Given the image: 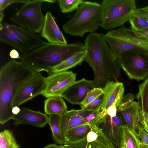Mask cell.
<instances>
[{
    "label": "cell",
    "instance_id": "7402d4cb",
    "mask_svg": "<svg viewBox=\"0 0 148 148\" xmlns=\"http://www.w3.org/2000/svg\"><path fill=\"white\" fill-rule=\"evenodd\" d=\"M49 124L52 133V136L55 143L60 145H64L65 140L62 128L61 116L53 114L49 115Z\"/></svg>",
    "mask_w": 148,
    "mask_h": 148
},
{
    "label": "cell",
    "instance_id": "7bdbcfd3",
    "mask_svg": "<svg viewBox=\"0 0 148 148\" xmlns=\"http://www.w3.org/2000/svg\"><path fill=\"white\" fill-rule=\"evenodd\" d=\"M58 148H67L64 145H60L59 146Z\"/></svg>",
    "mask_w": 148,
    "mask_h": 148
},
{
    "label": "cell",
    "instance_id": "9a60e30c",
    "mask_svg": "<svg viewBox=\"0 0 148 148\" xmlns=\"http://www.w3.org/2000/svg\"><path fill=\"white\" fill-rule=\"evenodd\" d=\"M102 102L98 108L100 119L106 115L108 108L116 104L118 107L123 97L124 87L122 82H109L103 88Z\"/></svg>",
    "mask_w": 148,
    "mask_h": 148
},
{
    "label": "cell",
    "instance_id": "d4e9b609",
    "mask_svg": "<svg viewBox=\"0 0 148 148\" xmlns=\"http://www.w3.org/2000/svg\"><path fill=\"white\" fill-rule=\"evenodd\" d=\"M136 97L140 112L148 113V76L139 85Z\"/></svg>",
    "mask_w": 148,
    "mask_h": 148
},
{
    "label": "cell",
    "instance_id": "b9f144b4",
    "mask_svg": "<svg viewBox=\"0 0 148 148\" xmlns=\"http://www.w3.org/2000/svg\"><path fill=\"white\" fill-rule=\"evenodd\" d=\"M145 145L141 143V142L140 145V148H145Z\"/></svg>",
    "mask_w": 148,
    "mask_h": 148
},
{
    "label": "cell",
    "instance_id": "4fadbf2b",
    "mask_svg": "<svg viewBox=\"0 0 148 148\" xmlns=\"http://www.w3.org/2000/svg\"><path fill=\"white\" fill-rule=\"evenodd\" d=\"M86 137L74 141H66L64 145L67 148H115L112 143L97 125Z\"/></svg>",
    "mask_w": 148,
    "mask_h": 148
},
{
    "label": "cell",
    "instance_id": "ffe728a7",
    "mask_svg": "<svg viewBox=\"0 0 148 148\" xmlns=\"http://www.w3.org/2000/svg\"><path fill=\"white\" fill-rule=\"evenodd\" d=\"M45 113L48 115L55 114L61 116L68 110L64 100L60 96L47 98L44 101Z\"/></svg>",
    "mask_w": 148,
    "mask_h": 148
},
{
    "label": "cell",
    "instance_id": "7a4b0ae2",
    "mask_svg": "<svg viewBox=\"0 0 148 148\" xmlns=\"http://www.w3.org/2000/svg\"><path fill=\"white\" fill-rule=\"evenodd\" d=\"M36 72L22 62L12 59L0 70V123L12 118V102L18 91Z\"/></svg>",
    "mask_w": 148,
    "mask_h": 148
},
{
    "label": "cell",
    "instance_id": "ac0fdd59",
    "mask_svg": "<svg viewBox=\"0 0 148 148\" xmlns=\"http://www.w3.org/2000/svg\"><path fill=\"white\" fill-rule=\"evenodd\" d=\"M40 36L49 43L59 44H67V41L51 13L47 12Z\"/></svg>",
    "mask_w": 148,
    "mask_h": 148
},
{
    "label": "cell",
    "instance_id": "f1b7e54d",
    "mask_svg": "<svg viewBox=\"0 0 148 148\" xmlns=\"http://www.w3.org/2000/svg\"><path fill=\"white\" fill-rule=\"evenodd\" d=\"M103 92V88L96 87L89 92L82 102L79 105L82 109L93 101L102 94Z\"/></svg>",
    "mask_w": 148,
    "mask_h": 148
},
{
    "label": "cell",
    "instance_id": "f35d334b",
    "mask_svg": "<svg viewBox=\"0 0 148 148\" xmlns=\"http://www.w3.org/2000/svg\"><path fill=\"white\" fill-rule=\"evenodd\" d=\"M137 15L148 19V14L135 11V13Z\"/></svg>",
    "mask_w": 148,
    "mask_h": 148
},
{
    "label": "cell",
    "instance_id": "6da1fadb",
    "mask_svg": "<svg viewBox=\"0 0 148 148\" xmlns=\"http://www.w3.org/2000/svg\"><path fill=\"white\" fill-rule=\"evenodd\" d=\"M103 34H90L84 40L86 54L84 61L92 68L96 87L103 88L109 82H117L121 75V64L103 38Z\"/></svg>",
    "mask_w": 148,
    "mask_h": 148
},
{
    "label": "cell",
    "instance_id": "4dcf8cb0",
    "mask_svg": "<svg viewBox=\"0 0 148 148\" xmlns=\"http://www.w3.org/2000/svg\"><path fill=\"white\" fill-rule=\"evenodd\" d=\"M103 93L82 109L88 110H94L98 109L103 100Z\"/></svg>",
    "mask_w": 148,
    "mask_h": 148
},
{
    "label": "cell",
    "instance_id": "5bb4252c",
    "mask_svg": "<svg viewBox=\"0 0 148 148\" xmlns=\"http://www.w3.org/2000/svg\"><path fill=\"white\" fill-rule=\"evenodd\" d=\"M124 125L121 115L117 110L115 116L112 117L106 114L100 120L97 125L101 130L115 148H119L121 129Z\"/></svg>",
    "mask_w": 148,
    "mask_h": 148
},
{
    "label": "cell",
    "instance_id": "ba28073f",
    "mask_svg": "<svg viewBox=\"0 0 148 148\" xmlns=\"http://www.w3.org/2000/svg\"><path fill=\"white\" fill-rule=\"evenodd\" d=\"M57 0H33L24 3L9 18L12 22L35 34L41 33L45 16L41 10L44 2L54 3Z\"/></svg>",
    "mask_w": 148,
    "mask_h": 148
},
{
    "label": "cell",
    "instance_id": "74e56055",
    "mask_svg": "<svg viewBox=\"0 0 148 148\" xmlns=\"http://www.w3.org/2000/svg\"><path fill=\"white\" fill-rule=\"evenodd\" d=\"M136 11L148 14V6L142 8L137 9Z\"/></svg>",
    "mask_w": 148,
    "mask_h": 148
},
{
    "label": "cell",
    "instance_id": "d6a6232c",
    "mask_svg": "<svg viewBox=\"0 0 148 148\" xmlns=\"http://www.w3.org/2000/svg\"><path fill=\"white\" fill-rule=\"evenodd\" d=\"M141 123L145 130L148 133V113L140 112Z\"/></svg>",
    "mask_w": 148,
    "mask_h": 148
},
{
    "label": "cell",
    "instance_id": "cb8c5ba5",
    "mask_svg": "<svg viewBox=\"0 0 148 148\" xmlns=\"http://www.w3.org/2000/svg\"><path fill=\"white\" fill-rule=\"evenodd\" d=\"M92 129L90 126L86 124L71 129L64 134L65 141H74L82 139L86 136Z\"/></svg>",
    "mask_w": 148,
    "mask_h": 148
},
{
    "label": "cell",
    "instance_id": "e575fe53",
    "mask_svg": "<svg viewBox=\"0 0 148 148\" xmlns=\"http://www.w3.org/2000/svg\"><path fill=\"white\" fill-rule=\"evenodd\" d=\"M10 56L12 59H21L18 51L15 49H12L10 53Z\"/></svg>",
    "mask_w": 148,
    "mask_h": 148
},
{
    "label": "cell",
    "instance_id": "30bf717a",
    "mask_svg": "<svg viewBox=\"0 0 148 148\" xmlns=\"http://www.w3.org/2000/svg\"><path fill=\"white\" fill-rule=\"evenodd\" d=\"M134 94L128 93L123 97L117 108L125 125L139 138L144 129L141 123L140 111L138 101H134Z\"/></svg>",
    "mask_w": 148,
    "mask_h": 148
},
{
    "label": "cell",
    "instance_id": "484cf974",
    "mask_svg": "<svg viewBox=\"0 0 148 148\" xmlns=\"http://www.w3.org/2000/svg\"><path fill=\"white\" fill-rule=\"evenodd\" d=\"M0 148H20L11 131L5 130L0 132Z\"/></svg>",
    "mask_w": 148,
    "mask_h": 148
},
{
    "label": "cell",
    "instance_id": "9c48e42d",
    "mask_svg": "<svg viewBox=\"0 0 148 148\" xmlns=\"http://www.w3.org/2000/svg\"><path fill=\"white\" fill-rule=\"evenodd\" d=\"M121 69L130 79L139 81L148 76V54L135 50L123 53L119 58Z\"/></svg>",
    "mask_w": 148,
    "mask_h": 148
},
{
    "label": "cell",
    "instance_id": "603a6c76",
    "mask_svg": "<svg viewBox=\"0 0 148 148\" xmlns=\"http://www.w3.org/2000/svg\"><path fill=\"white\" fill-rule=\"evenodd\" d=\"M141 142L125 125L122 127L119 148H140Z\"/></svg>",
    "mask_w": 148,
    "mask_h": 148
},
{
    "label": "cell",
    "instance_id": "2e32d148",
    "mask_svg": "<svg viewBox=\"0 0 148 148\" xmlns=\"http://www.w3.org/2000/svg\"><path fill=\"white\" fill-rule=\"evenodd\" d=\"M96 87L93 80L83 78L73 83L64 91L61 97L71 104L79 105L87 93Z\"/></svg>",
    "mask_w": 148,
    "mask_h": 148
},
{
    "label": "cell",
    "instance_id": "277c9868",
    "mask_svg": "<svg viewBox=\"0 0 148 148\" xmlns=\"http://www.w3.org/2000/svg\"><path fill=\"white\" fill-rule=\"evenodd\" d=\"M101 15L100 4L84 1L73 17L62 25V29L71 36L82 37L86 33L95 32L98 29Z\"/></svg>",
    "mask_w": 148,
    "mask_h": 148
},
{
    "label": "cell",
    "instance_id": "e0dca14e",
    "mask_svg": "<svg viewBox=\"0 0 148 148\" xmlns=\"http://www.w3.org/2000/svg\"><path fill=\"white\" fill-rule=\"evenodd\" d=\"M20 109L19 113L14 115L12 118L14 125L24 124L43 128L48 124L49 118L46 114L25 107L21 108Z\"/></svg>",
    "mask_w": 148,
    "mask_h": 148
},
{
    "label": "cell",
    "instance_id": "8fae6325",
    "mask_svg": "<svg viewBox=\"0 0 148 148\" xmlns=\"http://www.w3.org/2000/svg\"><path fill=\"white\" fill-rule=\"evenodd\" d=\"M46 85V77L40 73L35 72L18 91L13 100L12 107L19 106L36 96L41 95Z\"/></svg>",
    "mask_w": 148,
    "mask_h": 148
},
{
    "label": "cell",
    "instance_id": "f546056e",
    "mask_svg": "<svg viewBox=\"0 0 148 148\" xmlns=\"http://www.w3.org/2000/svg\"><path fill=\"white\" fill-rule=\"evenodd\" d=\"M99 112L98 109L94 110L85 119V121L87 124L91 127L97 125L100 120Z\"/></svg>",
    "mask_w": 148,
    "mask_h": 148
},
{
    "label": "cell",
    "instance_id": "7c38bea8",
    "mask_svg": "<svg viewBox=\"0 0 148 148\" xmlns=\"http://www.w3.org/2000/svg\"><path fill=\"white\" fill-rule=\"evenodd\" d=\"M76 74L72 71L53 73L46 77V86L41 94L44 97L61 96L64 91L75 81Z\"/></svg>",
    "mask_w": 148,
    "mask_h": 148
},
{
    "label": "cell",
    "instance_id": "8992f818",
    "mask_svg": "<svg viewBox=\"0 0 148 148\" xmlns=\"http://www.w3.org/2000/svg\"><path fill=\"white\" fill-rule=\"evenodd\" d=\"M100 4V26L106 30L129 22L137 9L134 0H103Z\"/></svg>",
    "mask_w": 148,
    "mask_h": 148
},
{
    "label": "cell",
    "instance_id": "44dd1931",
    "mask_svg": "<svg viewBox=\"0 0 148 148\" xmlns=\"http://www.w3.org/2000/svg\"><path fill=\"white\" fill-rule=\"evenodd\" d=\"M86 54L85 49L69 57L58 65L52 68L53 73L67 71L69 69L81 65Z\"/></svg>",
    "mask_w": 148,
    "mask_h": 148
},
{
    "label": "cell",
    "instance_id": "d590c367",
    "mask_svg": "<svg viewBox=\"0 0 148 148\" xmlns=\"http://www.w3.org/2000/svg\"><path fill=\"white\" fill-rule=\"evenodd\" d=\"M134 32L138 35L148 38V28L136 32Z\"/></svg>",
    "mask_w": 148,
    "mask_h": 148
},
{
    "label": "cell",
    "instance_id": "8d00e7d4",
    "mask_svg": "<svg viewBox=\"0 0 148 148\" xmlns=\"http://www.w3.org/2000/svg\"><path fill=\"white\" fill-rule=\"evenodd\" d=\"M20 110V108H19L18 106H15L12 108V112L14 115H16L19 113Z\"/></svg>",
    "mask_w": 148,
    "mask_h": 148
},
{
    "label": "cell",
    "instance_id": "836d02e7",
    "mask_svg": "<svg viewBox=\"0 0 148 148\" xmlns=\"http://www.w3.org/2000/svg\"><path fill=\"white\" fill-rule=\"evenodd\" d=\"M139 138L142 144L148 146V133L144 129L141 132Z\"/></svg>",
    "mask_w": 148,
    "mask_h": 148
},
{
    "label": "cell",
    "instance_id": "d6986e66",
    "mask_svg": "<svg viewBox=\"0 0 148 148\" xmlns=\"http://www.w3.org/2000/svg\"><path fill=\"white\" fill-rule=\"evenodd\" d=\"M94 110L72 109L61 116V125L64 134L68 130L86 125L85 119Z\"/></svg>",
    "mask_w": 148,
    "mask_h": 148
},
{
    "label": "cell",
    "instance_id": "4316f807",
    "mask_svg": "<svg viewBox=\"0 0 148 148\" xmlns=\"http://www.w3.org/2000/svg\"><path fill=\"white\" fill-rule=\"evenodd\" d=\"M83 0H58L61 12L64 13L71 12L77 10L84 2Z\"/></svg>",
    "mask_w": 148,
    "mask_h": 148
},
{
    "label": "cell",
    "instance_id": "1f68e13d",
    "mask_svg": "<svg viewBox=\"0 0 148 148\" xmlns=\"http://www.w3.org/2000/svg\"><path fill=\"white\" fill-rule=\"evenodd\" d=\"M30 0H0V12L4 11L5 9L10 4L17 3H25Z\"/></svg>",
    "mask_w": 148,
    "mask_h": 148
},
{
    "label": "cell",
    "instance_id": "83f0119b",
    "mask_svg": "<svg viewBox=\"0 0 148 148\" xmlns=\"http://www.w3.org/2000/svg\"><path fill=\"white\" fill-rule=\"evenodd\" d=\"M130 22L131 28L136 32L148 28V19L140 16L134 13L131 18Z\"/></svg>",
    "mask_w": 148,
    "mask_h": 148
},
{
    "label": "cell",
    "instance_id": "ee69618b",
    "mask_svg": "<svg viewBox=\"0 0 148 148\" xmlns=\"http://www.w3.org/2000/svg\"><path fill=\"white\" fill-rule=\"evenodd\" d=\"M145 148H148V146H147L145 145Z\"/></svg>",
    "mask_w": 148,
    "mask_h": 148
},
{
    "label": "cell",
    "instance_id": "60d3db41",
    "mask_svg": "<svg viewBox=\"0 0 148 148\" xmlns=\"http://www.w3.org/2000/svg\"><path fill=\"white\" fill-rule=\"evenodd\" d=\"M4 11L0 12V22L1 23L4 16Z\"/></svg>",
    "mask_w": 148,
    "mask_h": 148
},
{
    "label": "cell",
    "instance_id": "52a82bcc",
    "mask_svg": "<svg viewBox=\"0 0 148 148\" xmlns=\"http://www.w3.org/2000/svg\"><path fill=\"white\" fill-rule=\"evenodd\" d=\"M0 41L18 49L22 56L46 42L36 34L6 23H0Z\"/></svg>",
    "mask_w": 148,
    "mask_h": 148
},
{
    "label": "cell",
    "instance_id": "3957f363",
    "mask_svg": "<svg viewBox=\"0 0 148 148\" xmlns=\"http://www.w3.org/2000/svg\"><path fill=\"white\" fill-rule=\"evenodd\" d=\"M84 49V43L81 42L66 44L46 42L22 56L21 62L36 72L45 71L49 75L53 73V67Z\"/></svg>",
    "mask_w": 148,
    "mask_h": 148
},
{
    "label": "cell",
    "instance_id": "ab89813d",
    "mask_svg": "<svg viewBox=\"0 0 148 148\" xmlns=\"http://www.w3.org/2000/svg\"><path fill=\"white\" fill-rule=\"evenodd\" d=\"M59 146L55 144H50L46 146L43 148H58Z\"/></svg>",
    "mask_w": 148,
    "mask_h": 148
},
{
    "label": "cell",
    "instance_id": "5b68a950",
    "mask_svg": "<svg viewBox=\"0 0 148 148\" xmlns=\"http://www.w3.org/2000/svg\"><path fill=\"white\" fill-rule=\"evenodd\" d=\"M103 38L114 56L119 59L124 52L137 51L148 54V38L140 36L124 25L111 29Z\"/></svg>",
    "mask_w": 148,
    "mask_h": 148
}]
</instances>
